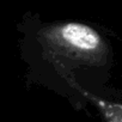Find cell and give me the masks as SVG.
I'll return each instance as SVG.
<instances>
[{
  "label": "cell",
  "instance_id": "obj_1",
  "mask_svg": "<svg viewBox=\"0 0 122 122\" xmlns=\"http://www.w3.org/2000/svg\"><path fill=\"white\" fill-rule=\"evenodd\" d=\"M38 41L50 57L67 59L80 65L103 66L108 57V46L91 26L81 23H61L43 28Z\"/></svg>",
  "mask_w": 122,
  "mask_h": 122
},
{
  "label": "cell",
  "instance_id": "obj_2",
  "mask_svg": "<svg viewBox=\"0 0 122 122\" xmlns=\"http://www.w3.org/2000/svg\"><path fill=\"white\" fill-rule=\"evenodd\" d=\"M80 91L91 102H93L96 104V107L99 109V111L102 112V115L107 122H122V104L98 98L95 95L89 93L87 91H84L81 89H80Z\"/></svg>",
  "mask_w": 122,
  "mask_h": 122
}]
</instances>
